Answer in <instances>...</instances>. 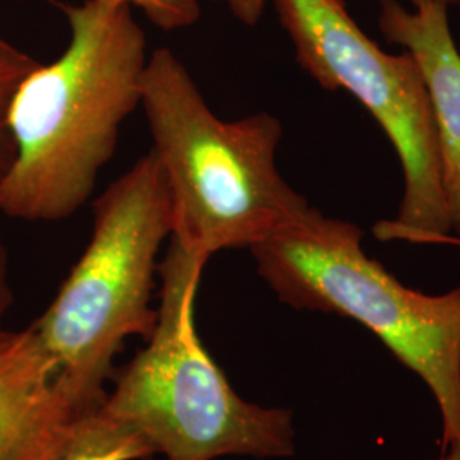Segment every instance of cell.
<instances>
[{
  "instance_id": "6da1fadb",
  "label": "cell",
  "mask_w": 460,
  "mask_h": 460,
  "mask_svg": "<svg viewBox=\"0 0 460 460\" xmlns=\"http://www.w3.org/2000/svg\"><path fill=\"white\" fill-rule=\"evenodd\" d=\"M66 14L68 47L26 77L13 104L14 157L0 180V212L11 218L77 214L140 106L147 38L132 7L85 0Z\"/></svg>"
},
{
  "instance_id": "7a4b0ae2",
  "label": "cell",
  "mask_w": 460,
  "mask_h": 460,
  "mask_svg": "<svg viewBox=\"0 0 460 460\" xmlns=\"http://www.w3.org/2000/svg\"><path fill=\"white\" fill-rule=\"evenodd\" d=\"M140 106L172 197V237L190 252L249 249L311 207L277 167L279 118L220 119L171 49L148 55Z\"/></svg>"
},
{
  "instance_id": "3957f363",
  "label": "cell",
  "mask_w": 460,
  "mask_h": 460,
  "mask_svg": "<svg viewBox=\"0 0 460 460\" xmlns=\"http://www.w3.org/2000/svg\"><path fill=\"white\" fill-rule=\"evenodd\" d=\"M207 261L171 237L159 264L163 290L155 329L99 408L147 445L152 457H292V411L244 401L198 336L195 304Z\"/></svg>"
},
{
  "instance_id": "277c9868",
  "label": "cell",
  "mask_w": 460,
  "mask_h": 460,
  "mask_svg": "<svg viewBox=\"0 0 460 460\" xmlns=\"http://www.w3.org/2000/svg\"><path fill=\"white\" fill-rule=\"evenodd\" d=\"M362 239L357 224L309 207L249 251L283 304L368 329L425 382L442 418V448L460 444V287L412 290L363 251Z\"/></svg>"
},
{
  "instance_id": "5b68a950",
  "label": "cell",
  "mask_w": 460,
  "mask_h": 460,
  "mask_svg": "<svg viewBox=\"0 0 460 460\" xmlns=\"http://www.w3.org/2000/svg\"><path fill=\"white\" fill-rule=\"evenodd\" d=\"M93 210L81 260L30 326L84 411L102 402L125 340L147 341L157 324L150 298L159 251L174 232V205L154 150L111 182Z\"/></svg>"
},
{
  "instance_id": "8992f818",
  "label": "cell",
  "mask_w": 460,
  "mask_h": 460,
  "mask_svg": "<svg viewBox=\"0 0 460 460\" xmlns=\"http://www.w3.org/2000/svg\"><path fill=\"white\" fill-rule=\"evenodd\" d=\"M296 58L324 91H346L376 118L394 146L404 195L394 220L378 222L380 241L428 244L450 235L433 110L410 51L391 55L363 33L345 0H270Z\"/></svg>"
},
{
  "instance_id": "52a82bcc",
  "label": "cell",
  "mask_w": 460,
  "mask_h": 460,
  "mask_svg": "<svg viewBox=\"0 0 460 460\" xmlns=\"http://www.w3.org/2000/svg\"><path fill=\"white\" fill-rule=\"evenodd\" d=\"M87 412L30 328L0 331V460H55Z\"/></svg>"
},
{
  "instance_id": "ba28073f",
  "label": "cell",
  "mask_w": 460,
  "mask_h": 460,
  "mask_svg": "<svg viewBox=\"0 0 460 460\" xmlns=\"http://www.w3.org/2000/svg\"><path fill=\"white\" fill-rule=\"evenodd\" d=\"M378 28L389 43L410 51L421 68L433 110L445 208L460 235V53L448 7L423 0L406 9L399 0H378Z\"/></svg>"
},
{
  "instance_id": "9c48e42d",
  "label": "cell",
  "mask_w": 460,
  "mask_h": 460,
  "mask_svg": "<svg viewBox=\"0 0 460 460\" xmlns=\"http://www.w3.org/2000/svg\"><path fill=\"white\" fill-rule=\"evenodd\" d=\"M146 459H152L147 445L98 406L81 418L55 460Z\"/></svg>"
},
{
  "instance_id": "30bf717a",
  "label": "cell",
  "mask_w": 460,
  "mask_h": 460,
  "mask_svg": "<svg viewBox=\"0 0 460 460\" xmlns=\"http://www.w3.org/2000/svg\"><path fill=\"white\" fill-rule=\"evenodd\" d=\"M40 64L30 53L0 38V180L5 176L14 157L11 111L17 91Z\"/></svg>"
},
{
  "instance_id": "8fae6325",
  "label": "cell",
  "mask_w": 460,
  "mask_h": 460,
  "mask_svg": "<svg viewBox=\"0 0 460 460\" xmlns=\"http://www.w3.org/2000/svg\"><path fill=\"white\" fill-rule=\"evenodd\" d=\"M99 2L138 7L154 26L164 31L190 28L197 24L201 16L198 0H99Z\"/></svg>"
},
{
  "instance_id": "7c38bea8",
  "label": "cell",
  "mask_w": 460,
  "mask_h": 460,
  "mask_svg": "<svg viewBox=\"0 0 460 460\" xmlns=\"http://www.w3.org/2000/svg\"><path fill=\"white\" fill-rule=\"evenodd\" d=\"M226 4V7L232 13L239 22L246 26H256L263 16L264 9L270 0H215Z\"/></svg>"
},
{
  "instance_id": "4fadbf2b",
  "label": "cell",
  "mask_w": 460,
  "mask_h": 460,
  "mask_svg": "<svg viewBox=\"0 0 460 460\" xmlns=\"http://www.w3.org/2000/svg\"><path fill=\"white\" fill-rule=\"evenodd\" d=\"M11 305H13V290L9 283V256L0 237V331L4 329L2 321L5 314L9 313Z\"/></svg>"
},
{
  "instance_id": "5bb4252c",
  "label": "cell",
  "mask_w": 460,
  "mask_h": 460,
  "mask_svg": "<svg viewBox=\"0 0 460 460\" xmlns=\"http://www.w3.org/2000/svg\"><path fill=\"white\" fill-rule=\"evenodd\" d=\"M433 460H460V444L445 447L442 456Z\"/></svg>"
},
{
  "instance_id": "9a60e30c",
  "label": "cell",
  "mask_w": 460,
  "mask_h": 460,
  "mask_svg": "<svg viewBox=\"0 0 460 460\" xmlns=\"http://www.w3.org/2000/svg\"><path fill=\"white\" fill-rule=\"evenodd\" d=\"M428 244H450V246L460 247V237H452V235H438L431 239Z\"/></svg>"
},
{
  "instance_id": "2e32d148",
  "label": "cell",
  "mask_w": 460,
  "mask_h": 460,
  "mask_svg": "<svg viewBox=\"0 0 460 460\" xmlns=\"http://www.w3.org/2000/svg\"><path fill=\"white\" fill-rule=\"evenodd\" d=\"M412 5H416V4H420V2H423V0H411ZM429 2H438V4H444L447 7H457L460 5V0H429Z\"/></svg>"
},
{
  "instance_id": "e0dca14e",
  "label": "cell",
  "mask_w": 460,
  "mask_h": 460,
  "mask_svg": "<svg viewBox=\"0 0 460 460\" xmlns=\"http://www.w3.org/2000/svg\"><path fill=\"white\" fill-rule=\"evenodd\" d=\"M146 460H150V459H146Z\"/></svg>"
},
{
  "instance_id": "ac0fdd59",
  "label": "cell",
  "mask_w": 460,
  "mask_h": 460,
  "mask_svg": "<svg viewBox=\"0 0 460 460\" xmlns=\"http://www.w3.org/2000/svg\"><path fill=\"white\" fill-rule=\"evenodd\" d=\"M150 460H152V459H150Z\"/></svg>"
}]
</instances>
